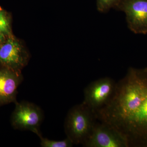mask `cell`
<instances>
[{
    "mask_svg": "<svg viewBox=\"0 0 147 147\" xmlns=\"http://www.w3.org/2000/svg\"><path fill=\"white\" fill-rule=\"evenodd\" d=\"M29 60V55L23 43L13 35L6 38L0 46V66L21 72Z\"/></svg>",
    "mask_w": 147,
    "mask_h": 147,
    "instance_id": "4",
    "label": "cell"
},
{
    "mask_svg": "<svg viewBox=\"0 0 147 147\" xmlns=\"http://www.w3.org/2000/svg\"><path fill=\"white\" fill-rule=\"evenodd\" d=\"M94 113L84 102L69 111L64 123L67 137L74 144L84 145L90 137L96 122Z\"/></svg>",
    "mask_w": 147,
    "mask_h": 147,
    "instance_id": "2",
    "label": "cell"
},
{
    "mask_svg": "<svg viewBox=\"0 0 147 147\" xmlns=\"http://www.w3.org/2000/svg\"><path fill=\"white\" fill-rule=\"evenodd\" d=\"M23 80L21 72L0 67V105L16 102L17 89Z\"/></svg>",
    "mask_w": 147,
    "mask_h": 147,
    "instance_id": "8",
    "label": "cell"
},
{
    "mask_svg": "<svg viewBox=\"0 0 147 147\" xmlns=\"http://www.w3.org/2000/svg\"><path fill=\"white\" fill-rule=\"evenodd\" d=\"M7 36H6L4 34L0 33V46L3 43V42L5 40Z\"/></svg>",
    "mask_w": 147,
    "mask_h": 147,
    "instance_id": "12",
    "label": "cell"
},
{
    "mask_svg": "<svg viewBox=\"0 0 147 147\" xmlns=\"http://www.w3.org/2000/svg\"><path fill=\"white\" fill-rule=\"evenodd\" d=\"M116 9L125 13L127 26L131 31L147 33V0H121Z\"/></svg>",
    "mask_w": 147,
    "mask_h": 147,
    "instance_id": "7",
    "label": "cell"
},
{
    "mask_svg": "<svg viewBox=\"0 0 147 147\" xmlns=\"http://www.w3.org/2000/svg\"><path fill=\"white\" fill-rule=\"evenodd\" d=\"M86 147H128L126 137L108 124L96 123L90 137L83 145Z\"/></svg>",
    "mask_w": 147,
    "mask_h": 147,
    "instance_id": "6",
    "label": "cell"
},
{
    "mask_svg": "<svg viewBox=\"0 0 147 147\" xmlns=\"http://www.w3.org/2000/svg\"><path fill=\"white\" fill-rule=\"evenodd\" d=\"M97 10L100 12H107L110 9L117 8L121 0H96Z\"/></svg>",
    "mask_w": 147,
    "mask_h": 147,
    "instance_id": "11",
    "label": "cell"
},
{
    "mask_svg": "<svg viewBox=\"0 0 147 147\" xmlns=\"http://www.w3.org/2000/svg\"><path fill=\"white\" fill-rule=\"evenodd\" d=\"M116 86L115 81L109 77L92 82L84 90L83 102L94 112L102 108L112 100Z\"/></svg>",
    "mask_w": 147,
    "mask_h": 147,
    "instance_id": "5",
    "label": "cell"
},
{
    "mask_svg": "<svg viewBox=\"0 0 147 147\" xmlns=\"http://www.w3.org/2000/svg\"><path fill=\"white\" fill-rule=\"evenodd\" d=\"M143 71L144 89L140 104L114 127L126 137L129 147H147V73Z\"/></svg>",
    "mask_w": 147,
    "mask_h": 147,
    "instance_id": "1",
    "label": "cell"
},
{
    "mask_svg": "<svg viewBox=\"0 0 147 147\" xmlns=\"http://www.w3.org/2000/svg\"><path fill=\"white\" fill-rule=\"evenodd\" d=\"M40 139V146L42 147H71L74 144L67 137L61 141H53L44 138L42 136L39 137Z\"/></svg>",
    "mask_w": 147,
    "mask_h": 147,
    "instance_id": "10",
    "label": "cell"
},
{
    "mask_svg": "<svg viewBox=\"0 0 147 147\" xmlns=\"http://www.w3.org/2000/svg\"><path fill=\"white\" fill-rule=\"evenodd\" d=\"M143 70V71H144L145 72H146L147 73V67H146V68H145L144 69H142Z\"/></svg>",
    "mask_w": 147,
    "mask_h": 147,
    "instance_id": "13",
    "label": "cell"
},
{
    "mask_svg": "<svg viewBox=\"0 0 147 147\" xmlns=\"http://www.w3.org/2000/svg\"><path fill=\"white\" fill-rule=\"evenodd\" d=\"M0 33L8 36L12 35L11 18L8 12L0 7Z\"/></svg>",
    "mask_w": 147,
    "mask_h": 147,
    "instance_id": "9",
    "label": "cell"
},
{
    "mask_svg": "<svg viewBox=\"0 0 147 147\" xmlns=\"http://www.w3.org/2000/svg\"><path fill=\"white\" fill-rule=\"evenodd\" d=\"M43 117L41 108L34 103L26 101L16 102L12 115V123L15 128L30 130L39 137L42 136L40 127Z\"/></svg>",
    "mask_w": 147,
    "mask_h": 147,
    "instance_id": "3",
    "label": "cell"
}]
</instances>
